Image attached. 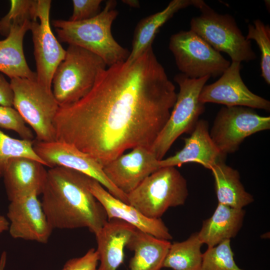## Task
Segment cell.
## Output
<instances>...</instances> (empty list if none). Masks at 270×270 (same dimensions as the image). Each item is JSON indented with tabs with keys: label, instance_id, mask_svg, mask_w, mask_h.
<instances>
[{
	"label": "cell",
	"instance_id": "1",
	"mask_svg": "<svg viewBox=\"0 0 270 270\" xmlns=\"http://www.w3.org/2000/svg\"><path fill=\"white\" fill-rule=\"evenodd\" d=\"M176 96L152 46L134 60L101 70L86 96L60 106L56 140L76 146L102 166L127 150H151Z\"/></svg>",
	"mask_w": 270,
	"mask_h": 270
},
{
	"label": "cell",
	"instance_id": "2",
	"mask_svg": "<svg viewBox=\"0 0 270 270\" xmlns=\"http://www.w3.org/2000/svg\"><path fill=\"white\" fill-rule=\"evenodd\" d=\"M91 178L64 167L48 170L41 204L52 229L86 228L96 234L108 222L104 208L90 190Z\"/></svg>",
	"mask_w": 270,
	"mask_h": 270
},
{
	"label": "cell",
	"instance_id": "3",
	"mask_svg": "<svg viewBox=\"0 0 270 270\" xmlns=\"http://www.w3.org/2000/svg\"><path fill=\"white\" fill-rule=\"evenodd\" d=\"M116 4L115 0L107 1L103 10L86 20H53L59 40L97 55L108 66L126 60L130 52L120 45L112 33V24L118 15Z\"/></svg>",
	"mask_w": 270,
	"mask_h": 270
},
{
	"label": "cell",
	"instance_id": "4",
	"mask_svg": "<svg viewBox=\"0 0 270 270\" xmlns=\"http://www.w3.org/2000/svg\"><path fill=\"white\" fill-rule=\"evenodd\" d=\"M186 180L174 166L159 168L127 194L128 204L150 218H160L171 207L184 204Z\"/></svg>",
	"mask_w": 270,
	"mask_h": 270
},
{
	"label": "cell",
	"instance_id": "5",
	"mask_svg": "<svg viewBox=\"0 0 270 270\" xmlns=\"http://www.w3.org/2000/svg\"><path fill=\"white\" fill-rule=\"evenodd\" d=\"M97 55L70 44L52 80V93L60 106L74 103L92 88L98 72L106 68Z\"/></svg>",
	"mask_w": 270,
	"mask_h": 270
},
{
	"label": "cell",
	"instance_id": "6",
	"mask_svg": "<svg viewBox=\"0 0 270 270\" xmlns=\"http://www.w3.org/2000/svg\"><path fill=\"white\" fill-rule=\"evenodd\" d=\"M210 78H191L182 73L174 76L179 92L170 117L150 150L158 160L163 159L180 136L184 133L190 134L194 129L205 110L204 104L199 100V96Z\"/></svg>",
	"mask_w": 270,
	"mask_h": 270
},
{
	"label": "cell",
	"instance_id": "7",
	"mask_svg": "<svg viewBox=\"0 0 270 270\" xmlns=\"http://www.w3.org/2000/svg\"><path fill=\"white\" fill-rule=\"evenodd\" d=\"M197 8L201 14L191 19V30L218 52L228 55L232 62H248L256 58L250 40L243 35L233 16L218 13L202 0Z\"/></svg>",
	"mask_w": 270,
	"mask_h": 270
},
{
	"label": "cell",
	"instance_id": "8",
	"mask_svg": "<svg viewBox=\"0 0 270 270\" xmlns=\"http://www.w3.org/2000/svg\"><path fill=\"white\" fill-rule=\"evenodd\" d=\"M10 82L14 94L12 106L32 128L36 140H56L54 121L60 106L52 90L36 79L16 78Z\"/></svg>",
	"mask_w": 270,
	"mask_h": 270
},
{
	"label": "cell",
	"instance_id": "9",
	"mask_svg": "<svg viewBox=\"0 0 270 270\" xmlns=\"http://www.w3.org/2000/svg\"><path fill=\"white\" fill-rule=\"evenodd\" d=\"M168 48L181 73L191 78L221 76L230 62L190 30L171 36Z\"/></svg>",
	"mask_w": 270,
	"mask_h": 270
},
{
	"label": "cell",
	"instance_id": "10",
	"mask_svg": "<svg viewBox=\"0 0 270 270\" xmlns=\"http://www.w3.org/2000/svg\"><path fill=\"white\" fill-rule=\"evenodd\" d=\"M270 128V116H262L248 107L224 106L218 112L210 134L226 156L237 151L246 138Z\"/></svg>",
	"mask_w": 270,
	"mask_h": 270
},
{
	"label": "cell",
	"instance_id": "11",
	"mask_svg": "<svg viewBox=\"0 0 270 270\" xmlns=\"http://www.w3.org/2000/svg\"><path fill=\"white\" fill-rule=\"evenodd\" d=\"M33 148L45 166L64 167L84 174L97 180L115 198L128 204L127 195L110 181L102 165L76 146L58 140L44 142L36 140Z\"/></svg>",
	"mask_w": 270,
	"mask_h": 270
},
{
	"label": "cell",
	"instance_id": "12",
	"mask_svg": "<svg viewBox=\"0 0 270 270\" xmlns=\"http://www.w3.org/2000/svg\"><path fill=\"white\" fill-rule=\"evenodd\" d=\"M51 2L50 0H38V20L32 22L30 28L36 63V80L49 90H52L54 74L64 59L66 52L50 28Z\"/></svg>",
	"mask_w": 270,
	"mask_h": 270
},
{
	"label": "cell",
	"instance_id": "13",
	"mask_svg": "<svg viewBox=\"0 0 270 270\" xmlns=\"http://www.w3.org/2000/svg\"><path fill=\"white\" fill-rule=\"evenodd\" d=\"M241 62H232L214 82L204 85L199 96L202 104H222L225 106H244L270 110V102L252 92L243 82Z\"/></svg>",
	"mask_w": 270,
	"mask_h": 270
},
{
	"label": "cell",
	"instance_id": "14",
	"mask_svg": "<svg viewBox=\"0 0 270 270\" xmlns=\"http://www.w3.org/2000/svg\"><path fill=\"white\" fill-rule=\"evenodd\" d=\"M154 154L144 147H136L102 166L110 181L126 195L146 178L160 168Z\"/></svg>",
	"mask_w": 270,
	"mask_h": 270
},
{
	"label": "cell",
	"instance_id": "15",
	"mask_svg": "<svg viewBox=\"0 0 270 270\" xmlns=\"http://www.w3.org/2000/svg\"><path fill=\"white\" fill-rule=\"evenodd\" d=\"M10 202L7 216L10 236L14 238L46 243L53 229L38 196L32 194Z\"/></svg>",
	"mask_w": 270,
	"mask_h": 270
},
{
	"label": "cell",
	"instance_id": "16",
	"mask_svg": "<svg viewBox=\"0 0 270 270\" xmlns=\"http://www.w3.org/2000/svg\"><path fill=\"white\" fill-rule=\"evenodd\" d=\"M184 147L174 155L159 161L160 168L180 166L187 163H196L211 168L218 162L224 161L222 154L212 141L208 122L199 120L190 136L184 140Z\"/></svg>",
	"mask_w": 270,
	"mask_h": 270
},
{
	"label": "cell",
	"instance_id": "17",
	"mask_svg": "<svg viewBox=\"0 0 270 270\" xmlns=\"http://www.w3.org/2000/svg\"><path fill=\"white\" fill-rule=\"evenodd\" d=\"M90 188L104 208L108 220L112 219L122 220L136 229L158 238L169 240L172 238L160 218L146 217L134 206L115 198L92 178L90 180Z\"/></svg>",
	"mask_w": 270,
	"mask_h": 270
},
{
	"label": "cell",
	"instance_id": "18",
	"mask_svg": "<svg viewBox=\"0 0 270 270\" xmlns=\"http://www.w3.org/2000/svg\"><path fill=\"white\" fill-rule=\"evenodd\" d=\"M44 166L40 162L28 158L10 160L2 176L8 200L42 194L48 172Z\"/></svg>",
	"mask_w": 270,
	"mask_h": 270
},
{
	"label": "cell",
	"instance_id": "19",
	"mask_svg": "<svg viewBox=\"0 0 270 270\" xmlns=\"http://www.w3.org/2000/svg\"><path fill=\"white\" fill-rule=\"evenodd\" d=\"M136 228L122 220L112 219L95 236L100 265L98 270H116L124 262L126 247Z\"/></svg>",
	"mask_w": 270,
	"mask_h": 270
},
{
	"label": "cell",
	"instance_id": "20",
	"mask_svg": "<svg viewBox=\"0 0 270 270\" xmlns=\"http://www.w3.org/2000/svg\"><path fill=\"white\" fill-rule=\"evenodd\" d=\"M32 22L12 25L6 38L0 40V72L10 79L37 78L36 72L30 69L26 62L23 50L24 38L30 30Z\"/></svg>",
	"mask_w": 270,
	"mask_h": 270
},
{
	"label": "cell",
	"instance_id": "21",
	"mask_svg": "<svg viewBox=\"0 0 270 270\" xmlns=\"http://www.w3.org/2000/svg\"><path fill=\"white\" fill-rule=\"evenodd\" d=\"M245 212L226 205L218 204L214 214L204 220L198 238L208 248L214 247L235 237L240 230Z\"/></svg>",
	"mask_w": 270,
	"mask_h": 270
},
{
	"label": "cell",
	"instance_id": "22",
	"mask_svg": "<svg viewBox=\"0 0 270 270\" xmlns=\"http://www.w3.org/2000/svg\"><path fill=\"white\" fill-rule=\"evenodd\" d=\"M170 244L136 228L126 246L134 252L130 270H161Z\"/></svg>",
	"mask_w": 270,
	"mask_h": 270
},
{
	"label": "cell",
	"instance_id": "23",
	"mask_svg": "<svg viewBox=\"0 0 270 270\" xmlns=\"http://www.w3.org/2000/svg\"><path fill=\"white\" fill-rule=\"evenodd\" d=\"M198 0H172L162 10L142 18L134 34L132 48L128 60L132 61L143 54L152 44L159 28L178 10L196 6Z\"/></svg>",
	"mask_w": 270,
	"mask_h": 270
},
{
	"label": "cell",
	"instance_id": "24",
	"mask_svg": "<svg viewBox=\"0 0 270 270\" xmlns=\"http://www.w3.org/2000/svg\"><path fill=\"white\" fill-rule=\"evenodd\" d=\"M210 170L214 179L216 193L219 204L242 209L253 202L252 196L246 190L236 170L222 161L215 164Z\"/></svg>",
	"mask_w": 270,
	"mask_h": 270
},
{
	"label": "cell",
	"instance_id": "25",
	"mask_svg": "<svg viewBox=\"0 0 270 270\" xmlns=\"http://www.w3.org/2000/svg\"><path fill=\"white\" fill-rule=\"evenodd\" d=\"M202 244L198 232L192 234L183 242L171 244L162 268L174 270H200Z\"/></svg>",
	"mask_w": 270,
	"mask_h": 270
},
{
	"label": "cell",
	"instance_id": "26",
	"mask_svg": "<svg viewBox=\"0 0 270 270\" xmlns=\"http://www.w3.org/2000/svg\"><path fill=\"white\" fill-rule=\"evenodd\" d=\"M33 140L16 139L0 130V178L2 177L10 160L14 158L25 157L44 164L33 148Z\"/></svg>",
	"mask_w": 270,
	"mask_h": 270
},
{
	"label": "cell",
	"instance_id": "27",
	"mask_svg": "<svg viewBox=\"0 0 270 270\" xmlns=\"http://www.w3.org/2000/svg\"><path fill=\"white\" fill-rule=\"evenodd\" d=\"M38 0H12L8 14L0 20V34L7 36L11 26L38 20Z\"/></svg>",
	"mask_w": 270,
	"mask_h": 270
},
{
	"label": "cell",
	"instance_id": "28",
	"mask_svg": "<svg viewBox=\"0 0 270 270\" xmlns=\"http://www.w3.org/2000/svg\"><path fill=\"white\" fill-rule=\"evenodd\" d=\"M254 40L260 52L261 76L268 84H270V27L262 20H256L248 26L246 36Z\"/></svg>",
	"mask_w": 270,
	"mask_h": 270
},
{
	"label": "cell",
	"instance_id": "29",
	"mask_svg": "<svg viewBox=\"0 0 270 270\" xmlns=\"http://www.w3.org/2000/svg\"><path fill=\"white\" fill-rule=\"evenodd\" d=\"M200 270H243L236 264L230 246V240L208 248L203 254Z\"/></svg>",
	"mask_w": 270,
	"mask_h": 270
},
{
	"label": "cell",
	"instance_id": "30",
	"mask_svg": "<svg viewBox=\"0 0 270 270\" xmlns=\"http://www.w3.org/2000/svg\"><path fill=\"white\" fill-rule=\"evenodd\" d=\"M0 128L16 132L22 139L33 140L34 134L19 112L10 106H0Z\"/></svg>",
	"mask_w": 270,
	"mask_h": 270
},
{
	"label": "cell",
	"instance_id": "31",
	"mask_svg": "<svg viewBox=\"0 0 270 270\" xmlns=\"http://www.w3.org/2000/svg\"><path fill=\"white\" fill-rule=\"evenodd\" d=\"M102 0H73V11L69 20L78 22L94 17L100 11Z\"/></svg>",
	"mask_w": 270,
	"mask_h": 270
},
{
	"label": "cell",
	"instance_id": "32",
	"mask_svg": "<svg viewBox=\"0 0 270 270\" xmlns=\"http://www.w3.org/2000/svg\"><path fill=\"white\" fill-rule=\"evenodd\" d=\"M98 252L92 248L82 256L68 260L62 270H98Z\"/></svg>",
	"mask_w": 270,
	"mask_h": 270
},
{
	"label": "cell",
	"instance_id": "33",
	"mask_svg": "<svg viewBox=\"0 0 270 270\" xmlns=\"http://www.w3.org/2000/svg\"><path fill=\"white\" fill-rule=\"evenodd\" d=\"M13 92L10 82L0 72V106H12Z\"/></svg>",
	"mask_w": 270,
	"mask_h": 270
},
{
	"label": "cell",
	"instance_id": "34",
	"mask_svg": "<svg viewBox=\"0 0 270 270\" xmlns=\"http://www.w3.org/2000/svg\"><path fill=\"white\" fill-rule=\"evenodd\" d=\"M9 222L3 216H0V234L4 231L8 230Z\"/></svg>",
	"mask_w": 270,
	"mask_h": 270
},
{
	"label": "cell",
	"instance_id": "35",
	"mask_svg": "<svg viewBox=\"0 0 270 270\" xmlns=\"http://www.w3.org/2000/svg\"><path fill=\"white\" fill-rule=\"evenodd\" d=\"M6 252H3L0 258V270H4L6 262Z\"/></svg>",
	"mask_w": 270,
	"mask_h": 270
},
{
	"label": "cell",
	"instance_id": "36",
	"mask_svg": "<svg viewBox=\"0 0 270 270\" xmlns=\"http://www.w3.org/2000/svg\"><path fill=\"white\" fill-rule=\"evenodd\" d=\"M122 2L132 8H138L140 6V2L136 0H122Z\"/></svg>",
	"mask_w": 270,
	"mask_h": 270
}]
</instances>
